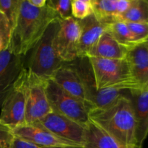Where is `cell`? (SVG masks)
<instances>
[{"mask_svg":"<svg viewBox=\"0 0 148 148\" xmlns=\"http://www.w3.org/2000/svg\"><path fill=\"white\" fill-rule=\"evenodd\" d=\"M29 3L36 8H43L46 7L47 0H28Z\"/></svg>","mask_w":148,"mask_h":148,"instance_id":"30","label":"cell"},{"mask_svg":"<svg viewBox=\"0 0 148 148\" xmlns=\"http://www.w3.org/2000/svg\"><path fill=\"white\" fill-rule=\"evenodd\" d=\"M47 4L57 14L60 20L72 18V0H48Z\"/></svg>","mask_w":148,"mask_h":148,"instance_id":"25","label":"cell"},{"mask_svg":"<svg viewBox=\"0 0 148 148\" xmlns=\"http://www.w3.org/2000/svg\"><path fill=\"white\" fill-rule=\"evenodd\" d=\"M60 27V19L52 22L37 44L30 51L27 63L30 72L44 79L51 78L64 62L58 54L54 46V39Z\"/></svg>","mask_w":148,"mask_h":148,"instance_id":"4","label":"cell"},{"mask_svg":"<svg viewBox=\"0 0 148 148\" xmlns=\"http://www.w3.org/2000/svg\"><path fill=\"white\" fill-rule=\"evenodd\" d=\"M14 137L39 145L56 148H82L80 145L62 138L53 133L33 124H24L12 129Z\"/></svg>","mask_w":148,"mask_h":148,"instance_id":"11","label":"cell"},{"mask_svg":"<svg viewBox=\"0 0 148 148\" xmlns=\"http://www.w3.org/2000/svg\"><path fill=\"white\" fill-rule=\"evenodd\" d=\"M33 125L45 129L62 138L82 145L85 137V126L79 124L65 116L51 110Z\"/></svg>","mask_w":148,"mask_h":148,"instance_id":"9","label":"cell"},{"mask_svg":"<svg viewBox=\"0 0 148 148\" xmlns=\"http://www.w3.org/2000/svg\"><path fill=\"white\" fill-rule=\"evenodd\" d=\"M129 50L118 43L110 33L105 31L88 57L108 59H127Z\"/></svg>","mask_w":148,"mask_h":148,"instance_id":"18","label":"cell"},{"mask_svg":"<svg viewBox=\"0 0 148 148\" xmlns=\"http://www.w3.org/2000/svg\"><path fill=\"white\" fill-rule=\"evenodd\" d=\"M69 64L77 71L82 81L85 94V104L89 111L108 106L125 91L119 90L98 91L95 86L92 68L88 57L77 58Z\"/></svg>","mask_w":148,"mask_h":148,"instance_id":"5","label":"cell"},{"mask_svg":"<svg viewBox=\"0 0 148 148\" xmlns=\"http://www.w3.org/2000/svg\"><path fill=\"white\" fill-rule=\"evenodd\" d=\"M28 71L26 93L25 124H32L51 111L46 91L47 79Z\"/></svg>","mask_w":148,"mask_h":148,"instance_id":"8","label":"cell"},{"mask_svg":"<svg viewBox=\"0 0 148 148\" xmlns=\"http://www.w3.org/2000/svg\"><path fill=\"white\" fill-rule=\"evenodd\" d=\"M27 75L28 71L25 67L0 107V121L12 130L25 124Z\"/></svg>","mask_w":148,"mask_h":148,"instance_id":"6","label":"cell"},{"mask_svg":"<svg viewBox=\"0 0 148 148\" xmlns=\"http://www.w3.org/2000/svg\"><path fill=\"white\" fill-rule=\"evenodd\" d=\"M2 50H4V49H3V46H2V44H1V41H0V52H1V51H2Z\"/></svg>","mask_w":148,"mask_h":148,"instance_id":"31","label":"cell"},{"mask_svg":"<svg viewBox=\"0 0 148 148\" xmlns=\"http://www.w3.org/2000/svg\"><path fill=\"white\" fill-rule=\"evenodd\" d=\"M131 101L136 121L137 145L143 146L148 135V88L126 90Z\"/></svg>","mask_w":148,"mask_h":148,"instance_id":"13","label":"cell"},{"mask_svg":"<svg viewBox=\"0 0 148 148\" xmlns=\"http://www.w3.org/2000/svg\"><path fill=\"white\" fill-rule=\"evenodd\" d=\"M144 44L145 45L146 47H147V49H148V41H147V42H146V43H144Z\"/></svg>","mask_w":148,"mask_h":148,"instance_id":"32","label":"cell"},{"mask_svg":"<svg viewBox=\"0 0 148 148\" xmlns=\"http://www.w3.org/2000/svg\"><path fill=\"white\" fill-rule=\"evenodd\" d=\"M21 0H0V11L8 19L11 28L14 27L20 12Z\"/></svg>","mask_w":148,"mask_h":148,"instance_id":"22","label":"cell"},{"mask_svg":"<svg viewBox=\"0 0 148 148\" xmlns=\"http://www.w3.org/2000/svg\"><path fill=\"white\" fill-rule=\"evenodd\" d=\"M93 14L91 0H72V17L82 20Z\"/></svg>","mask_w":148,"mask_h":148,"instance_id":"23","label":"cell"},{"mask_svg":"<svg viewBox=\"0 0 148 148\" xmlns=\"http://www.w3.org/2000/svg\"><path fill=\"white\" fill-rule=\"evenodd\" d=\"M12 130L0 121V148H9L14 138Z\"/></svg>","mask_w":148,"mask_h":148,"instance_id":"27","label":"cell"},{"mask_svg":"<svg viewBox=\"0 0 148 148\" xmlns=\"http://www.w3.org/2000/svg\"><path fill=\"white\" fill-rule=\"evenodd\" d=\"M11 33L12 28L10 22L5 14L0 11V41L4 50L8 49Z\"/></svg>","mask_w":148,"mask_h":148,"instance_id":"26","label":"cell"},{"mask_svg":"<svg viewBox=\"0 0 148 148\" xmlns=\"http://www.w3.org/2000/svg\"><path fill=\"white\" fill-rule=\"evenodd\" d=\"M51 79L66 93L85 103V94L82 82L77 71L70 64L64 63L53 74Z\"/></svg>","mask_w":148,"mask_h":148,"instance_id":"16","label":"cell"},{"mask_svg":"<svg viewBox=\"0 0 148 148\" xmlns=\"http://www.w3.org/2000/svg\"><path fill=\"white\" fill-rule=\"evenodd\" d=\"M98 91L140 89L133 78L127 59H108L88 57Z\"/></svg>","mask_w":148,"mask_h":148,"instance_id":"3","label":"cell"},{"mask_svg":"<svg viewBox=\"0 0 148 148\" xmlns=\"http://www.w3.org/2000/svg\"><path fill=\"white\" fill-rule=\"evenodd\" d=\"M57 19L59 18L56 12L47 4L43 8H36L28 0H21L7 49L25 56L40 40L49 25Z\"/></svg>","mask_w":148,"mask_h":148,"instance_id":"1","label":"cell"},{"mask_svg":"<svg viewBox=\"0 0 148 148\" xmlns=\"http://www.w3.org/2000/svg\"><path fill=\"white\" fill-rule=\"evenodd\" d=\"M127 59L140 89L148 88V49L145 45H137L129 51Z\"/></svg>","mask_w":148,"mask_h":148,"instance_id":"17","label":"cell"},{"mask_svg":"<svg viewBox=\"0 0 148 148\" xmlns=\"http://www.w3.org/2000/svg\"><path fill=\"white\" fill-rule=\"evenodd\" d=\"M46 91L52 110L82 125L89 121L86 104L64 92L52 79L46 80Z\"/></svg>","mask_w":148,"mask_h":148,"instance_id":"7","label":"cell"},{"mask_svg":"<svg viewBox=\"0 0 148 148\" xmlns=\"http://www.w3.org/2000/svg\"><path fill=\"white\" fill-rule=\"evenodd\" d=\"M82 148H142L138 145H128L119 141L106 132L90 119L85 125Z\"/></svg>","mask_w":148,"mask_h":148,"instance_id":"15","label":"cell"},{"mask_svg":"<svg viewBox=\"0 0 148 148\" xmlns=\"http://www.w3.org/2000/svg\"><path fill=\"white\" fill-rule=\"evenodd\" d=\"M9 148H56V147H48L45 146L39 145L36 143H31L27 140L14 137L11 144Z\"/></svg>","mask_w":148,"mask_h":148,"instance_id":"28","label":"cell"},{"mask_svg":"<svg viewBox=\"0 0 148 148\" xmlns=\"http://www.w3.org/2000/svg\"><path fill=\"white\" fill-rule=\"evenodd\" d=\"M106 26V31L111 35L119 44L130 51L137 45L134 43L132 36L125 22L116 20Z\"/></svg>","mask_w":148,"mask_h":148,"instance_id":"20","label":"cell"},{"mask_svg":"<svg viewBox=\"0 0 148 148\" xmlns=\"http://www.w3.org/2000/svg\"><path fill=\"white\" fill-rule=\"evenodd\" d=\"M78 22L81 27V34L78 44L77 58L88 57L106 31V26L101 24L93 14Z\"/></svg>","mask_w":148,"mask_h":148,"instance_id":"14","label":"cell"},{"mask_svg":"<svg viewBox=\"0 0 148 148\" xmlns=\"http://www.w3.org/2000/svg\"><path fill=\"white\" fill-rule=\"evenodd\" d=\"M118 20L127 23H148V0H133L128 10Z\"/></svg>","mask_w":148,"mask_h":148,"instance_id":"21","label":"cell"},{"mask_svg":"<svg viewBox=\"0 0 148 148\" xmlns=\"http://www.w3.org/2000/svg\"><path fill=\"white\" fill-rule=\"evenodd\" d=\"M81 34L78 20L73 17L60 20V27L55 36L54 46L59 57L64 63H70L77 58V49Z\"/></svg>","mask_w":148,"mask_h":148,"instance_id":"10","label":"cell"},{"mask_svg":"<svg viewBox=\"0 0 148 148\" xmlns=\"http://www.w3.org/2000/svg\"><path fill=\"white\" fill-rule=\"evenodd\" d=\"M88 116L91 121L119 141L137 145L135 117L126 90L108 106L90 110Z\"/></svg>","mask_w":148,"mask_h":148,"instance_id":"2","label":"cell"},{"mask_svg":"<svg viewBox=\"0 0 148 148\" xmlns=\"http://www.w3.org/2000/svg\"><path fill=\"white\" fill-rule=\"evenodd\" d=\"M25 57L9 49L0 52V107L25 67Z\"/></svg>","mask_w":148,"mask_h":148,"instance_id":"12","label":"cell"},{"mask_svg":"<svg viewBox=\"0 0 148 148\" xmlns=\"http://www.w3.org/2000/svg\"><path fill=\"white\" fill-rule=\"evenodd\" d=\"M93 15L104 25L114 23L118 19L116 0H91Z\"/></svg>","mask_w":148,"mask_h":148,"instance_id":"19","label":"cell"},{"mask_svg":"<svg viewBox=\"0 0 148 148\" xmlns=\"http://www.w3.org/2000/svg\"><path fill=\"white\" fill-rule=\"evenodd\" d=\"M133 0H116V10L119 17L128 10L132 4ZM118 20V19H117Z\"/></svg>","mask_w":148,"mask_h":148,"instance_id":"29","label":"cell"},{"mask_svg":"<svg viewBox=\"0 0 148 148\" xmlns=\"http://www.w3.org/2000/svg\"><path fill=\"white\" fill-rule=\"evenodd\" d=\"M125 23L137 46L148 41V23Z\"/></svg>","mask_w":148,"mask_h":148,"instance_id":"24","label":"cell"}]
</instances>
